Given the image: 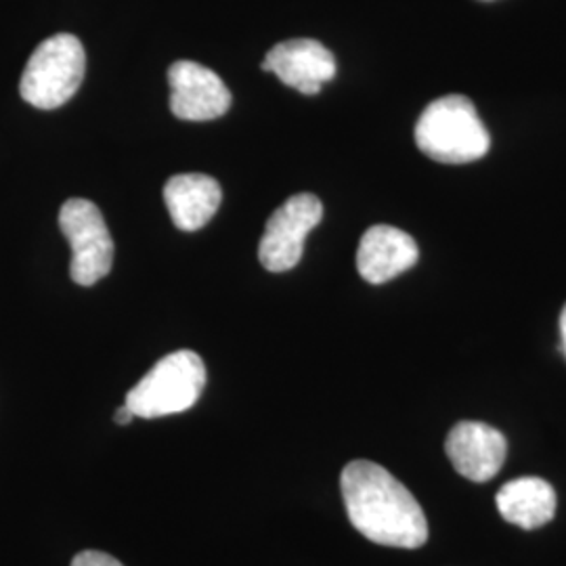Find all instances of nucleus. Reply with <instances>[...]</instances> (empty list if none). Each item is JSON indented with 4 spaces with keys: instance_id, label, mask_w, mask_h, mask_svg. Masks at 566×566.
<instances>
[{
    "instance_id": "7",
    "label": "nucleus",
    "mask_w": 566,
    "mask_h": 566,
    "mask_svg": "<svg viewBox=\"0 0 566 566\" xmlns=\"http://www.w3.org/2000/svg\"><path fill=\"white\" fill-rule=\"evenodd\" d=\"M168 84L170 112L179 120H217L231 107V93L221 76L196 61L172 63Z\"/></svg>"
},
{
    "instance_id": "12",
    "label": "nucleus",
    "mask_w": 566,
    "mask_h": 566,
    "mask_svg": "<svg viewBox=\"0 0 566 566\" xmlns=\"http://www.w3.org/2000/svg\"><path fill=\"white\" fill-rule=\"evenodd\" d=\"M495 504L504 521L533 531L547 525L556 514V491L544 479L523 476L507 481L497 491Z\"/></svg>"
},
{
    "instance_id": "10",
    "label": "nucleus",
    "mask_w": 566,
    "mask_h": 566,
    "mask_svg": "<svg viewBox=\"0 0 566 566\" xmlns=\"http://www.w3.org/2000/svg\"><path fill=\"white\" fill-rule=\"evenodd\" d=\"M418 243L397 227H369L357 250V271L365 282L380 285L399 277L418 263Z\"/></svg>"
},
{
    "instance_id": "15",
    "label": "nucleus",
    "mask_w": 566,
    "mask_h": 566,
    "mask_svg": "<svg viewBox=\"0 0 566 566\" xmlns=\"http://www.w3.org/2000/svg\"><path fill=\"white\" fill-rule=\"evenodd\" d=\"M560 334H563V346H565L566 355V304L565 308H563V313H560Z\"/></svg>"
},
{
    "instance_id": "1",
    "label": "nucleus",
    "mask_w": 566,
    "mask_h": 566,
    "mask_svg": "<svg viewBox=\"0 0 566 566\" xmlns=\"http://www.w3.org/2000/svg\"><path fill=\"white\" fill-rule=\"evenodd\" d=\"M348 521L364 537L386 547L416 549L428 539L422 506L382 465L355 460L340 476Z\"/></svg>"
},
{
    "instance_id": "2",
    "label": "nucleus",
    "mask_w": 566,
    "mask_h": 566,
    "mask_svg": "<svg viewBox=\"0 0 566 566\" xmlns=\"http://www.w3.org/2000/svg\"><path fill=\"white\" fill-rule=\"evenodd\" d=\"M416 143L434 163L468 164L485 158L491 137L474 103L464 95H446L426 105L416 124Z\"/></svg>"
},
{
    "instance_id": "8",
    "label": "nucleus",
    "mask_w": 566,
    "mask_h": 566,
    "mask_svg": "<svg viewBox=\"0 0 566 566\" xmlns=\"http://www.w3.org/2000/svg\"><path fill=\"white\" fill-rule=\"evenodd\" d=\"M446 453L453 468L472 483L491 481L506 462V437L485 422H458L449 430Z\"/></svg>"
},
{
    "instance_id": "11",
    "label": "nucleus",
    "mask_w": 566,
    "mask_h": 566,
    "mask_svg": "<svg viewBox=\"0 0 566 566\" xmlns=\"http://www.w3.org/2000/svg\"><path fill=\"white\" fill-rule=\"evenodd\" d=\"M223 189L208 175H175L164 185V202L181 231H198L217 214Z\"/></svg>"
},
{
    "instance_id": "14",
    "label": "nucleus",
    "mask_w": 566,
    "mask_h": 566,
    "mask_svg": "<svg viewBox=\"0 0 566 566\" xmlns=\"http://www.w3.org/2000/svg\"><path fill=\"white\" fill-rule=\"evenodd\" d=\"M137 416L133 413V409L128 407V405L124 403L122 405L120 409L116 411V416H114V420H116V424L126 426L130 424L133 420H135Z\"/></svg>"
},
{
    "instance_id": "6",
    "label": "nucleus",
    "mask_w": 566,
    "mask_h": 566,
    "mask_svg": "<svg viewBox=\"0 0 566 566\" xmlns=\"http://www.w3.org/2000/svg\"><path fill=\"white\" fill-rule=\"evenodd\" d=\"M324 203L313 193L287 198L266 221L259 261L271 273H285L301 263L306 235L322 223Z\"/></svg>"
},
{
    "instance_id": "4",
    "label": "nucleus",
    "mask_w": 566,
    "mask_h": 566,
    "mask_svg": "<svg viewBox=\"0 0 566 566\" xmlns=\"http://www.w3.org/2000/svg\"><path fill=\"white\" fill-rule=\"evenodd\" d=\"M86 53L72 34H55L42 41L21 74V99L39 109H57L81 88Z\"/></svg>"
},
{
    "instance_id": "5",
    "label": "nucleus",
    "mask_w": 566,
    "mask_h": 566,
    "mask_svg": "<svg viewBox=\"0 0 566 566\" xmlns=\"http://www.w3.org/2000/svg\"><path fill=\"white\" fill-rule=\"evenodd\" d=\"M60 227L72 248V280L78 285H95L114 264V242L102 210L88 200L72 198L61 206Z\"/></svg>"
},
{
    "instance_id": "9",
    "label": "nucleus",
    "mask_w": 566,
    "mask_h": 566,
    "mask_svg": "<svg viewBox=\"0 0 566 566\" xmlns=\"http://www.w3.org/2000/svg\"><path fill=\"white\" fill-rule=\"evenodd\" d=\"M263 70L303 95H317L336 76V60L322 42L294 39L275 44L264 57Z\"/></svg>"
},
{
    "instance_id": "3",
    "label": "nucleus",
    "mask_w": 566,
    "mask_h": 566,
    "mask_svg": "<svg viewBox=\"0 0 566 566\" xmlns=\"http://www.w3.org/2000/svg\"><path fill=\"white\" fill-rule=\"evenodd\" d=\"M203 386L202 357L193 350H177L160 359L128 390L126 405L137 418L145 420L175 416L198 403Z\"/></svg>"
},
{
    "instance_id": "13",
    "label": "nucleus",
    "mask_w": 566,
    "mask_h": 566,
    "mask_svg": "<svg viewBox=\"0 0 566 566\" xmlns=\"http://www.w3.org/2000/svg\"><path fill=\"white\" fill-rule=\"evenodd\" d=\"M72 566H122V563L99 549H84L72 560Z\"/></svg>"
}]
</instances>
